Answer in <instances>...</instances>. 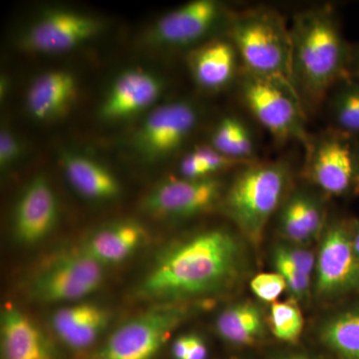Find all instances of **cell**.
Instances as JSON below:
<instances>
[{"mask_svg":"<svg viewBox=\"0 0 359 359\" xmlns=\"http://www.w3.org/2000/svg\"><path fill=\"white\" fill-rule=\"evenodd\" d=\"M77 81L65 70L45 72L35 78L26 96V104L33 118L39 121L58 119L71 109L77 98Z\"/></svg>","mask_w":359,"mask_h":359,"instance_id":"obj_18","label":"cell"},{"mask_svg":"<svg viewBox=\"0 0 359 359\" xmlns=\"http://www.w3.org/2000/svg\"><path fill=\"white\" fill-rule=\"evenodd\" d=\"M2 359H55L53 347L39 325L14 306L2 311Z\"/></svg>","mask_w":359,"mask_h":359,"instance_id":"obj_17","label":"cell"},{"mask_svg":"<svg viewBox=\"0 0 359 359\" xmlns=\"http://www.w3.org/2000/svg\"><path fill=\"white\" fill-rule=\"evenodd\" d=\"M349 76L359 78V42L358 43L353 44Z\"/></svg>","mask_w":359,"mask_h":359,"instance_id":"obj_34","label":"cell"},{"mask_svg":"<svg viewBox=\"0 0 359 359\" xmlns=\"http://www.w3.org/2000/svg\"><path fill=\"white\" fill-rule=\"evenodd\" d=\"M20 142L11 132L2 130L0 134V165L6 168L20 158Z\"/></svg>","mask_w":359,"mask_h":359,"instance_id":"obj_31","label":"cell"},{"mask_svg":"<svg viewBox=\"0 0 359 359\" xmlns=\"http://www.w3.org/2000/svg\"><path fill=\"white\" fill-rule=\"evenodd\" d=\"M186 316L178 306L156 309L124 323L110 335L98 359H153Z\"/></svg>","mask_w":359,"mask_h":359,"instance_id":"obj_8","label":"cell"},{"mask_svg":"<svg viewBox=\"0 0 359 359\" xmlns=\"http://www.w3.org/2000/svg\"><path fill=\"white\" fill-rule=\"evenodd\" d=\"M209 145L238 162L249 164L257 161V145L250 125L242 118L226 115L217 123Z\"/></svg>","mask_w":359,"mask_h":359,"instance_id":"obj_23","label":"cell"},{"mask_svg":"<svg viewBox=\"0 0 359 359\" xmlns=\"http://www.w3.org/2000/svg\"><path fill=\"white\" fill-rule=\"evenodd\" d=\"M302 175L328 197L348 199L359 194V139L328 128L309 135L304 144Z\"/></svg>","mask_w":359,"mask_h":359,"instance_id":"obj_6","label":"cell"},{"mask_svg":"<svg viewBox=\"0 0 359 359\" xmlns=\"http://www.w3.org/2000/svg\"><path fill=\"white\" fill-rule=\"evenodd\" d=\"M273 262L276 271L285 278L294 301L306 299L311 292V276L302 273L276 247L273 250Z\"/></svg>","mask_w":359,"mask_h":359,"instance_id":"obj_28","label":"cell"},{"mask_svg":"<svg viewBox=\"0 0 359 359\" xmlns=\"http://www.w3.org/2000/svg\"><path fill=\"white\" fill-rule=\"evenodd\" d=\"M262 309L250 302H238L224 309L216 320L218 334L235 346L257 344L266 334Z\"/></svg>","mask_w":359,"mask_h":359,"instance_id":"obj_22","label":"cell"},{"mask_svg":"<svg viewBox=\"0 0 359 359\" xmlns=\"http://www.w3.org/2000/svg\"><path fill=\"white\" fill-rule=\"evenodd\" d=\"M189 335V348L186 359H207L208 348L204 340L196 334Z\"/></svg>","mask_w":359,"mask_h":359,"instance_id":"obj_32","label":"cell"},{"mask_svg":"<svg viewBox=\"0 0 359 359\" xmlns=\"http://www.w3.org/2000/svg\"><path fill=\"white\" fill-rule=\"evenodd\" d=\"M163 85L154 75L127 70L116 78L101 105V117L119 120L145 110L159 98Z\"/></svg>","mask_w":359,"mask_h":359,"instance_id":"obj_16","label":"cell"},{"mask_svg":"<svg viewBox=\"0 0 359 359\" xmlns=\"http://www.w3.org/2000/svg\"><path fill=\"white\" fill-rule=\"evenodd\" d=\"M226 185L218 177L170 179L153 189L144 201L149 214L159 218L186 219L221 205Z\"/></svg>","mask_w":359,"mask_h":359,"instance_id":"obj_11","label":"cell"},{"mask_svg":"<svg viewBox=\"0 0 359 359\" xmlns=\"http://www.w3.org/2000/svg\"><path fill=\"white\" fill-rule=\"evenodd\" d=\"M109 313L97 304L82 302L56 311L51 318L54 332L75 349L93 344L109 323Z\"/></svg>","mask_w":359,"mask_h":359,"instance_id":"obj_19","label":"cell"},{"mask_svg":"<svg viewBox=\"0 0 359 359\" xmlns=\"http://www.w3.org/2000/svg\"><path fill=\"white\" fill-rule=\"evenodd\" d=\"M103 266L81 250L59 257L35 278L33 297L50 304L85 299L102 283Z\"/></svg>","mask_w":359,"mask_h":359,"instance_id":"obj_9","label":"cell"},{"mask_svg":"<svg viewBox=\"0 0 359 359\" xmlns=\"http://www.w3.org/2000/svg\"><path fill=\"white\" fill-rule=\"evenodd\" d=\"M244 165L221 154L208 144L197 146L187 153L180 162L179 172L180 176L185 179L212 178L221 172L238 169Z\"/></svg>","mask_w":359,"mask_h":359,"instance_id":"obj_26","label":"cell"},{"mask_svg":"<svg viewBox=\"0 0 359 359\" xmlns=\"http://www.w3.org/2000/svg\"><path fill=\"white\" fill-rule=\"evenodd\" d=\"M231 13L216 0H195L163 16L154 29L158 43L194 47L204 43L219 25L228 26Z\"/></svg>","mask_w":359,"mask_h":359,"instance_id":"obj_12","label":"cell"},{"mask_svg":"<svg viewBox=\"0 0 359 359\" xmlns=\"http://www.w3.org/2000/svg\"><path fill=\"white\" fill-rule=\"evenodd\" d=\"M323 106L328 128L359 139V78L349 76L335 85Z\"/></svg>","mask_w":359,"mask_h":359,"instance_id":"obj_24","label":"cell"},{"mask_svg":"<svg viewBox=\"0 0 359 359\" xmlns=\"http://www.w3.org/2000/svg\"><path fill=\"white\" fill-rule=\"evenodd\" d=\"M243 69L292 84V36L282 14L269 6L231 13L226 29Z\"/></svg>","mask_w":359,"mask_h":359,"instance_id":"obj_4","label":"cell"},{"mask_svg":"<svg viewBox=\"0 0 359 359\" xmlns=\"http://www.w3.org/2000/svg\"><path fill=\"white\" fill-rule=\"evenodd\" d=\"M98 18L72 11H48L23 35L22 45L39 53H60L95 36L102 29Z\"/></svg>","mask_w":359,"mask_h":359,"instance_id":"obj_13","label":"cell"},{"mask_svg":"<svg viewBox=\"0 0 359 359\" xmlns=\"http://www.w3.org/2000/svg\"><path fill=\"white\" fill-rule=\"evenodd\" d=\"M353 247L356 256L359 257V221H353Z\"/></svg>","mask_w":359,"mask_h":359,"instance_id":"obj_35","label":"cell"},{"mask_svg":"<svg viewBox=\"0 0 359 359\" xmlns=\"http://www.w3.org/2000/svg\"><path fill=\"white\" fill-rule=\"evenodd\" d=\"M250 285L257 299L273 304L287 290L285 278L278 271L259 273L252 278Z\"/></svg>","mask_w":359,"mask_h":359,"instance_id":"obj_29","label":"cell"},{"mask_svg":"<svg viewBox=\"0 0 359 359\" xmlns=\"http://www.w3.org/2000/svg\"><path fill=\"white\" fill-rule=\"evenodd\" d=\"M353 222L337 219L327 224L316 255L314 294L334 302L359 294V257L353 247Z\"/></svg>","mask_w":359,"mask_h":359,"instance_id":"obj_7","label":"cell"},{"mask_svg":"<svg viewBox=\"0 0 359 359\" xmlns=\"http://www.w3.org/2000/svg\"><path fill=\"white\" fill-rule=\"evenodd\" d=\"M62 167L70 185L86 199L113 200L121 193V186L114 175L88 157L65 153Z\"/></svg>","mask_w":359,"mask_h":359,"instance_id":"obj_21","label":"cell"},{"mask_svg":"<svg viewBox=\"0 0 359 359\" xmlns=\"http://www.w3.org/2000/svg\"><path fill=\"white\" fill-rule=\"evenodd\" d=\"M245 252L242 240L228 229L198 231L162 252L144 278L140 294L174 302L224 292L245 276Z\"/></svg>","mask_w":359,"mask_h":359,"instance_id":"obj_1","label":"cell"},{"mask_svg":"<svg viewBox=\"0 0 359 359\" xmlns=\"http://www.w3.org/2000/svg\"><path fill=\"white\" fill-rule=\"evenodd\" d=\"M200 119L199 107L190 101L165 104L146 118L135 136V146L147 159H163L189 140Z\"/></svg>","mask_w":359,"mask_h":359,"instance_id":"obj_10","label":"cell"},{"mask_svg":"<svg viewBox=\"0 0 359 359\" xmlns=\"http://www.w3.org/2000/svg\"><path fill=\"white\" fill-rule=\"evenodd\" d=\"M57 216V201L50 184L43 176L35 177L16 203L14 235L22 244H35L50 233Z\"/></svg>","mask_w":359,"mask_h":359,"instance_id":"obj_14","label":"cell"},{"mask_svg":"<svg viewBox=\"0 0 359 359\" xmlns=\"http://www.w3.org/2000/svg\"><path fill=\"white\" fill-rule=\"evenodd\" d=\"M237 84L245 108L276 141L306 143L309 115L292 84L245 69Z\"/></svg>","mask_w":359,"mask_h":359,"instance_id":"obj_5","label":"cell"},{"mask_svg":"<svg viewBox=\"0 0 359 359\" xmlns=\"http://www.w3.org/2000/svg\"><path fill=\"white\" fill-rule=\"evenodd\" d=\"M189 348V335H182L175 340L172 354L175 359H186Z\"/></svg>","mask_w":359,"mask_h":359,"instance_id":"obj_33","label":"cell"},{"mask_svg":"<svg viewBox=\"0 0 359 359\" xmlns=\"http://www.w3.org/2000/svg\"><path fill=\"white\" fill-rule=\"evenodd\" d=\"M269 327L276 339L294 344L304 332V320L301 309L294 299L271 304Z\"/></svg>","mask_w":359,"mask_h":359,"instance_id":"obj_27","label":"cell"},{"mask_svg":"<svg viewBox=\"0 0 359 359\" xmlns=\"http://www.w3.org/2000/svg\"><path fill=\"white\" fill-rule=\"evenodd\" d=\"M231 359H240V358H231Z\"/></svg>","mask_w":359,"mask_h":359,"instance_id":"obj_37","label":"cell"},{"mask_svg":"<svg viewBox=\"0 0 359 359\" xmlns=\"http://www.w3.org/2000/svg\"><path fill=\"white\" fill-rule=\"evenodd\" d=\"M276 249L287 257L304 276H311L316 269V256L313 252L302 245L282 243L276 245Z\"/></svg>","mask_w":359,"mask_h":359,"instance_id":"obj_30","label":"cell"},{"mask_svg":"<svg viewBox=\"0 0 359 359\" xmlns=\"http://www.w3.org/2000/svg\"><path fill=\"white\" fill-rule=\"evenodd\" d=\"M292 36V83L306 113L323 106L335 85L349 77L353 44L337 11L320 6L295 13Z\"/></svg>","mask_w":359,"mask_h":359,"instance_id":"obj_2","label":"cell"},{"mask_svg":"<svg viewBox=\"0 0 359 359\" xmlns=\"http://www.w3.org/2000/svg\"><path fill=\"white\" fill-rule=\"evenodd\" d=\"M278 359H313L309 358L308 355H304V354L301 353H292V354H287V355H283L282 358H278Z\"/></svg>","mask_w":359,"mask_h":359,"instance_id":"obj_36","label":"cell"},{"mask_svg":"<svg viewBox=\"0 0 359 359\" xmlns=\"http://www.w3.org/2000/svg\"><path fill=\"white\" fill-rule=\"evenodd\" d=\"M292 169L285 161L255 162L238 168L226 187L221 205L250 244L257 245L273 215L292 190Z\"/></svg>","mask_w":359,"mask_h":359,"instance_id":"obj_3","label":"cell"},{"mask_svg":"<svg viewBox=\"0 0 359 359\" xmlns=\"http://www.w3.org/2000/svg\"><path fill=\"white\" fill-rule=\"evenodd\" d=\"M320 337L339 359H359V304L327 318L320 327Z\"/></svg>","mask_w":359,"mask_h":359,"instance_id":"obj_25","label":"cell"},{"mask_svg":"<svg viewBox=\"0 0 359 359\" xmlns=\"http://www.w3.org/2000/svg\"><path fill=\"white\" fill-rule=\"evenodd\" d=\"M187 63L195 83L207 91H219L238 81L243 66L237 49L226 39L207 40L189 51Z\"/></svg>","mask_w":359,"mask_h":359,"instance_id":"obj_15","label":"cell"},{"mask_svg":"<svg viewBox=\"0 0 359 359\" xmlns=\"http://www.w3.org/2000/svg\"><path fill=\"white\" fill-rule=\"evenodd\" d=\"M145 237L143 226L137 222H117L96 231L80 250L102 266L121 263L140 247Z\"/></svg>","mask_w":359,"mask_h":359,"instance_id":"obj_20","label":"cell"}]
</instances>
